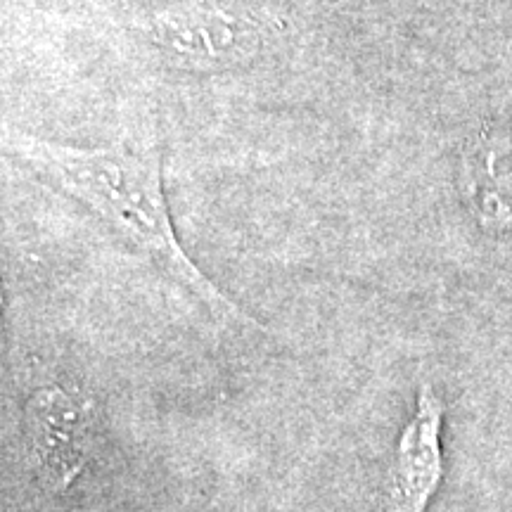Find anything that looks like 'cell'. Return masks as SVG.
I'll use <instances>...</instances> for the list:
<instances>
[{"label":"cell","mask_w":512,"mask_h":512,"mask_svg":"<svg viewBox=\"0 0 512 512\" xmlns=\"http://www.w3.org/2000/svg\"><path fill=\"white\" fill-rule=\"evenodd\" d=\"M3 147L50 188L83 204L219 318L252 323L200 271L176 238L157 143L79 147L5 128Z\"/></svg>","instance_id":"6da1fadb"},{"label":"cell","mask_w":512,"mask_h":512,"mask_svg":"<svg viewBox=\"0 0 512 512\" xmlns=\"http://www.w3.org/2000/svg\"><path fill=\"white\" fill-rule=\"evenodd\" d=\"M126 29L152 62L181 74L245 69L278 36L275 19L242 0H159L131 12Z\"/></svg>","instance_id":"7a4b0ae2"},{"label":"cell","mask_w":512,"mask_h":512,"mask_svg":"<svg viewBox=\"0 0 512 512\" xmlns=\"http://www.w3.org/2000/svg\"><path fill=\"white\" fill-rule=\"evenodd\" d=\"M27 425L48 484L69 486L86 465L91 420L86 403L60 387H46L27 403Z\"/></svg>","instance_id":"3957f363"},{"label":"cell","mask_w":512,"mask_h":512,"mask_svg":"<svg viewBox=\"0 0 512 512\" xmlns=\"http://www.w3.org/2000/svg\"><path fill=\"white\" fill-rule=\"evenodd\" d=\"M441 418L444 403L432 384H422L418 411L401 432L399 448L389 482L387 512H425L444 475L441 465Z\"/></svg>","instance_id":"277c9868"},{"label":"cell","mask_w":512,"mask_h":512,"mask_svg":"<svg viewBox=\"0 0 512 512\" xmlns=\"http://www.w3.org/2000/svg\"><path fill=\"white\" fill-rule=\"evenodd\" d=\"M465 192L484 226L512 223V147L482 136L465 155Z\"/></svg>","instance_id":"5b68a950"}]
</instances>
